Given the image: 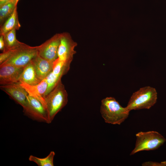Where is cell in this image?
<instances>
[{
  "mask_svg": "<svg viewBox=\"0 0 166 166\" xmlns=\"http://www.w3.org/2000/svg\"><path fill=\"white\" fill-rule=\"evenodd\" d=\"M38 55V46H31L24 43L16 48L10 57L0 66L24 67Z\"/></svg>",
  "mask_w": 166,
  "mask_h": 166,
  "instance_id": "cell-5",
  "label": "cell"
},
{
  "mask_svg": "<svg viewBox=\"0 0 166 166\" xmlns=\"http://www.w3.org/2000/svg\"><path fill=\"white\" fill-rule=\"evenodd\" d=\"M157 93L155 88L146 86L140 88L131 96L126 108L132 110L149 109L156 102Z\"/></svg>",
  "mask_w": 166,
  "mask_h": 166,
  "instance_id": "cell-3",
  "label": "cell"
},
{
  "mask_svg": "<svg viewBox=\"0 0 166 166\" xmlns=\"http://www.w3.org/2000/svg\"><path fill=\"white\" fill-rule=\"evenodd\" d=\"M142 165V166H165L166 165L162 162H158L149 161L143 163Z\"/></svg>",
  "mask_w": 166,
  "mask_h": 166,
  "instance_id": "cell-21",
  "label": "cell"
},
{
  "mask_svg": "<svg viewBox=\"0 0 166 166\" xmlns=\"http://www.w3.org/2000/svg\"><path fill=\"white\" fill-rule=\"evenodd\" d=\"M68 97L67 93L61 80L46 95L45 100L49 123L52 122L56 115L66 105Z\"/></svg>",
  "mask_w": 166,
  "mask_h": 166,
  "instance_id": "cell-2",
  "label": "cell"
},
{
  "mask_svg": "<svg viewBox=\"0 0 166 166\" xmlns=\"http://www.w3.org/2000/svg\"><path fill=\"white\" fill-rule=\"evenodd\" d=\"M41 81L37 75L34 67L31 61L24 67L19 82L33 86L39 84Z\"/></svg>",
  "mask_w": 166,
  "mask_h": 166,
  "instance_id": "cell-13",
  "label": "cell"
},
{
  "mask_svg": "<svg viewBox=\"0 0 166 166\" xmlns=\"http://www.w3.org/2000/svg\"><path fill=\"white\" fill-rule=\"evenodd\" d=\"M136 136L135 146L130 154V156L141 151L156 150L166 141L164 136L154 131L140 132L137 133Z\"/></svg>",
  "mask_w": 166,
  "mask_h": 166,
  "instance_id": "cell-4",
  "label": "cell"
},
{
  "mask_svg": "<svg viewBox=\"0 0 166 166\" xmlns=\"http://www.w3.org/2000/svg\"><path fill=\"white\" fill-rule=\"evenodd\" d=\"M55 155L54 151H51L49 154L44 158H39L31 155L29 160L36 163L38 166H53V158Z\"/></svg>",
  "mask_w": 166,
  "mask_h": 166,
  "instance_id": "cell-17",
  "label": "cell"
},
{
  "mask_svg": "<svg viewBox=\"0 0 166 166\" xmlns=\"http://www.w3.org/2000/svg\"><path fill=\"white\" fill-rule=\"evenodd\" d=\"M5 49V43L3 35H0V50L2 51Z\"/></svg>",
  "mask_w": 166,
  "mask_h": 166,
  "instance_id": "cell-22",
  "label": "cell"
},
{
  "mask_svg": "<svg viewBox=\"0 0 166 166\" xmlns=\"http://www.w3.org/2000/svg\"><path fill=\"white\" fill-rule=\"evenodd\" d=\"M15 48L2 52L0 54V65L5 62L10 57Z\"/></svg>",
  "mask_w": 166,
  "mask_h": 166,
  "instance_id": "cell-20",
  "label": "cell"
},
{
  "mask_svg": "<svg viewBox=\"0 0 166 166\" xmlns=\"http://www.w3.org/2000/svg\"><path fill=\"white\" fill-rule=\"evenodd\" d=\"M16 31L14 30L3 35L5 43V49L3 52L15 49L24 44L17 39Z\"/></svg>",
  "mask_w": 166,
  "mask_h": 166,
  "instance_id": "cell-15",
  "label": "cell"
},
{
  "mask_svg": "<svg viewBox=\"0 0 166 166\" xmlns=\"http://www.w3.org/2000/svg\"><path fill=\"white\" fill-rule=\"evenodd\" d=\"M0 88L21 105L23 108L25 107L28 94L19 82L1 85Z\"/></svg>",
  "mask_w": 166,
  "mask_h": 166,
  "instance_id": "cell-10",
  "label": "cell"
},
{
  "mask_svg": "<svg viewBox=\"0 0 166 166\" xmlns=\"http://www.w3.org/2000/svg\"><path fill=\"white\" fill-rule=\"evenodd\" d=\"M24 67L11 65L0 66V84L4 85L19 81Z\"/></svg>",
  "mask_w": 166,
  "mask_h": 166,
  "instance_id": "cell-9",
  "label": "cell"
},
{
  "mask_svg": "<svg viewBox=\"0 0 166 166\" xmlns=\"http://www.w3.org/2000/svg\"><path fill=\"white\" fill-rule=\"evenodd\" d=\"M70 65L57 59L53 62L52 72L54 74L62 77L68 71Z\"/></svg>",
  "mask_w": 166,
  "mask_h": 166,
  "instance_id": "cell-18",
  "label": "cell"
},
{
  "mask_svg": "<svg viewBox=\"0 0 166 166\" xmlns=\"http://www.w3.org/2000/svg\"><path fill=\"white\" fill-rule=\"evenodd\" d=\"M18 2L12 0L0 7V24L1 26L17 8Z\"/></svg>",
  "mask_w": 166,
  "mask_h": 166,
  "instance_id": "cell-16",
  "label": "cell"
},
{
  "mask_svg": "<svg viewBox=\"0 0 166 166\" xmlns=\"http://www.w3.org/2000/svg\"><path fill=\"white\" fill-rule=\"evenodd\" d=\"M21 26L17 8L11 15L0 26V35H3L14 30H18Z\"/></svg>",
  "mask_w": 166,
  "mask_h": 166,
  "instance_id": "cell-14",
  "label": "cell"
},
{
  "mask_svg": "<svg viewBox=\"0 0 166 166\" xmlns=\"http://www.w3.org/2000/svg\"><path fill=\"white\" fill-rule=\"evenodd\" d=\"M25 114L34 120L49 123L47 113L41 103L29 94L23 108Z\"/></svg>",
  "mask_w": 166,
  "mask_h": 166,
  "instance_id": "cell-6",
  "label": "cell"
},
{
  "mask_svg": "<svg viewBox=\"0 0 166 166\" xmlns=\"http://www.w3.org/2000/svg\"><path fill=\"white\" fill-rule=\"evenodd\" d=\"M100 112L105 123L118 125L128 118L130 112L112 97H107L101 100Z\"/></svg>",
  "mask_w": 166,
  "mask_h": 166,
  "instance_id": "cell-1",
  "label": "cell"
},
{
  "mask_svg": "<svg viewBox=\"0 0 166 166\" xmlns=\"http://www.w3.org/2000/svg\"><path fill=\"white\" fill-rule=\"evenodd\" d=\"M61 33H57L38 46L39 56L47 60L54 61L58 58V51Z\"/></svg>",
  "mask_w": 166,
  "mask_h": 166,
  "instance_id": "cell-7",
  "label": "cell"
},
{
  "mask_svg": "<svg viewBox=\"0 0 166 166\" xmlns=\"http://www.w3.org/2000/svg\"><path fill=\"white\" fill-rule=\"evenodd\" d=\"M61 77L52 71L45 78L48 85L46 96L57 85L61 80Z\"/></svg>",
  "mask_w": 166,
  "mask_h": 166,
  "instance_id": "cell-19",
  "label": "cell"
},
{
  "mask_svg": "<svg viewBox=\"0 0 166 166\" xmlns=\"http://www.w3.org/2000/svg\"><path fill=\"white\" fill-rule=\"evenodd\" d=\"M77 43L67 32L61 33L60 42L58 51V59L70 64L76 53L74 48Z\"/></svg>",
  "mask_w": 166,
  "mask_h": 166,
  "instance_id": "cell-8",
  "label": "cell"
},
{
  "mask_svg": "<svg viewBox=\"0 0 166 166\" xmlns=\"http://www.w3.org/2000/svg\"><path fill=\"white\" fill-rule=\"evenodd\" d=\"M21 85L26 91L28 94L39 100L45 109V98L47 89V84L45 79L35 85H31L24 83L19 82Z\"/></svg>",
  "mask_w": 166,
  "mask_h": 166,
  "instance_id": "cell-11",
  "label": "cell"
},
{
  "mask_svg": "<svg viewBox=\"0 0 166 166\" xmlns=\"http://www.w3.org/2000/svg\"><path fill=\"white\" fill-rule=\"evenodd\" d=\"M162 162L166 165V161H163Z\"/></svg>",
  "mask_w": 166,
  "mask_h": 166,
  "instance_id": "cell-24",
  "label": "cell"
},
{
  "mask_svg": "<svg viewBox=\"0 0 166 166\" xmlns=\"http://www.w3.org/2000/svg\"><path fill=\"white\" fill-rule=\"evenodd\" d=\"M12 0H0V7Z\"/></svg>",
  "mask_w": 166,
  "mask_h": 166,
  "instance_id": "cell-23",
  "label": "cell"
},
{
  "mask_svg": "<svg viewBox=\"0 0 166 166\" xmlns=\"http://www.w3.org/2000/svg\"><path fill=\"white\" fill-rule=\"evenodd\" d=\"M14 0L16 1L17 2H18L19 0Z\"/></svg>",
  "mask_w": 166,
  "mask_h": 166,
  "instance_id": "cell-25",
  "label": "cell"
},
{
  "mask_svg": "<svg viewBox=\"0 0 166 166\" xmlns=\"http://www.w3.org/2000/svg\"><path fill=\"white\" fill-rule=\"evenodd\" d=\"M32 61L37 75L41 81L53 71V62L45 59L38 55Z\"/></svg>",
  "mask_w": 166,
  "mask_h": 166,
  "instance_id": "cell-12",
  "label": "cell"
}]
</instances>
